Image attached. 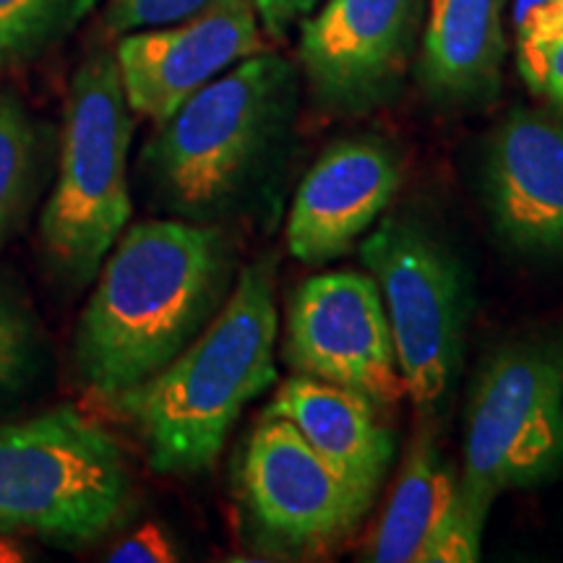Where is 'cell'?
Wrapping results in <instances>:
<instances>
[{
	"mask_svg": "<svg viewBox=\"0 0 563 563\" xmlns=\"http://www.w3.org/2000/svg\"><path fill=\"white\" fill-rule=\"evenodd\" d=\"M214 3L217 0H108L104 26L118 37L129 32L159 30L191 19Z\"/></svg>",
	"mask_w": 563,
	"mask_h": 563,
	"instance_id": "44dd1931",
	"label": "cell"
},
{
	"mask_svg": "<svg viewBox=\"0 0 563 563\" xmlns=\"http://www.w3.org/2000/svg\"><path fill=\"white\" fill-rule=\"evenodd\" d=\"M402 186V162L378 139H344L306 173L287 214V251L321 266L352 251Z\"/></svg>",
	"mask_w": 563,
	"mask_h": 563,
	"instance_id": "4fadbf2b",
	"label": "cell"
},
{
	"mask_svg": "<svg viewBox=\"0 0 563 563\" xmlns=\"http://www.w3.org/2000/svg\"><path fill=\"white\" fill-rule=\"evenodd\" d=\"M282 357L295 373L363 391L378 407L407 399L382 290L371 272H321L287 302Z\"/></svg>",
	"mask_w": 563,
	"mask_h": 563,
	"instance_id": "9c48e42d",
	"label": "cell"
},
{
	"mask_svg": "<svg viewBox=\"0 0 563 563\" xmlns=\"http://www.w3.org/2000/svg\"><path fill=\"white\" fill-rule=\"evenodd\" d=\"M509 0H422L418 81L443 108H481L498 97Z\"/></svg>",
	"mask_w": 563,
	"mask_h": 563,
	"instance_id": "9a60e30c",
	"label": "cell"
},
{
	"mask_svg": "<svg viewBox=\"0 0 563 563\" xmlns=\"http://www.w3.org/2000/svg\"><path fill=\"white\" fill-rule=\"evenodd\" d=\"M45 136L13 91H0V251L30 214L40 188Z\"/></svg>",
	"mask_w": 563,
	"mask_h": 563,
	"instance_id": "e0dca14e",
	"label": "cell"
},
{
	"mask_svg": "<svg viewBox=\"0 0 563 563\" xmlns=\"http://www.w3.org/2000/svg\"><path fill=\"white\" fill-rule=\"evenodd\" d=\"M298 102L300 68L269 47L224 70L141 152L154 203L191 222L230 211L287 139Z\"/></svg>",
	"mask_w": 563,
	"mask_h": 563,
	"instance_id": "3957f363",
	"label": "cell"
},
{
	"mask_svg": "<svg viewBox=\"0 0 563 563\" xmlns=\"http://www.w3.org/2000/svg\"><path fill=\"white\" fill-rule=\"evenodd\" d=\"M298 24V68L316 104L363 115L391 102L418 53L422 0H321Z\"/></svg>",
	"mask_w": 563,
	"mask_h": 563,
	"instance_id": "30bf717a",
	"label": "cell"
},
{
	"mask_svg": "<svg viewBox=\"0 0 563 563\" xmlns=\"http://www.w3.org/2000/svg\"><path fill=\"white\" fill-rule=\"evenodd\" d=\"M131 496L118 441L74 407L0 422V530L55 545L100 540Z\"/></svg>",
	"mask_w": 563,
	"mask_h": 563,
	"instance_id": "5b68a950",
	"label": "cell"
},
{
	"mask_svg": "<svg viewBox=\"0 0 563 563\" xmlns=\"http://www.w3.org/2000/svg\"><path fill=\"white\" fill-rule=\"evenodd\" d=\"M32 561V551L26 548L16 534L0 530V563H24Z\"/></svg>",
	"mask_w": 563,
	"mask_h": 563,
	"instance_id": "d4e9b609",
	"label": "cell"
},
{
	"mask_svg": "<svg viewBox=\"0 0 563 563\" xmlns=\"http://www.w3.org/2000/svg\"><path fill=\"white\" fill-rule=\"evenodd\" d=\"M100 0H0V76L45 58Z\"/></svg>",
	"mask_w": 563,
	"mask_h": 563,
	"instance_id": "ac0fdd59",
	"label": "cell"
},
{
	"mask_svg": "<svg viewBox=\"0 0 563 563\" xmlns=\"http://www.w3.org/2000/svg\"><path fill=\"white\" fill-rule=\"evenodd\" d=\"M238 481L258 534L295 553L344 543L376 501L323 460L292 422L272 415H262L245 441Z\"/></svg>",
	"mask_w": 563,
	"mask_h": 563,
	"instance_id": "ba28073f",
	"label": "cell"
},
{
	"mask_svg": "<svg viewBox=\"0 0 563 563\" xmlns=\"http://www.w3.org/2000/svg\"><path fill=\"white\" fill-rule=\"evenodd\" d=\"M563 473V323L504 342L485 357L464 412L460 481L488 519L498 496Z\"/></svg>",
	"mask_w": 563,
	"mask_h": 563,
	"instance_id": "8992f818",
	"label": "cell"
},
{
	"mask_svg": "<svg viewBox=\"0 0 563 563\" xmlns=\"http://www.w3.org/2000/svg\"><path fill=\"white\" fill-rule=\"evenodd\" d=\"M514 40L527 89L563 110V0H551L530 24L514 32Z\"/></svg>",
	"mask_w": 563,
	"mask_h": 563,
	"instance_id": "ffe728a7",
	"label": "cell"
},
{
	"mask_svg": "<svg viewBox=\"0 0 563 563\" xmlns=\"http://www.w3.org/2000/svg\"><path fill=\"white\" fill-rule=\"evenodd\" d=\"M173 534L157 522H146L110 548V563H170L178 561Z\"/></svg>",
	"mask_w": 563,
	"mask_h": 563,
	"instance_id": "7402d4cb",
	"label": "cell"
},
{
	"mask_svg": "<svg viewBox=\"0 0 563 563\" xmlns=\"http://www.w3.org/2000/svg\"><path fill=\"white\" fill-rule=\"evenodd\" d=\"M483 199L498 238L525 256H563V110L514 108L483 157Z\"/></svg>",
	"mask_w": 563,
	"mask_h": 563,
	"instance_id": "7c38bea8",
	"label": "cell"
},
{
	"mask_svg": "<svg viewBox=\"0 0 563 563\" xmlns=\"http://www.w3.org/2000/svg\"><path fill=\"white\" fill-rule=\"evenodd\" d=\"M133 110L115 53L97 47L70 76L58 175L40 217L47 264L70 287H87L131 220L129 152Z\"/></svg>",
	"mask_w": 563,
	"mask_h": 563,
	"instance_id": "277c9868",
	"label": "cell"
},
{
	"mask_svg": "<svg viewBox=\"0 0 563 563\" xmlns=\"http://www.w3.org/2000/svg\"><path fill=\"white\" fill-rule=\"evenodd\" d=\"M45 336L19 287L0 279V402L19 397L40 376Z\"/></svg>",
	"mask_w": 563,
	"mask_h": 563,
	"instance_id": "d6986e66",
	"label": "cell"
},
{
	"mask_svg": "<svg viewBox=\"0 0 563 563\" xmlns=\"http://www.w3.org/2000/svg\"><path fill=\"white\" fill-rule=\"evenodd\" d=\"M485 522L464 496L460 475L441 456L431 428H420L407 446L363 561L475 563L483 553Z\"/></svg>",
	"mask_w": 563,
	"mask_h": 563,
	"instance_id": "5bb4252c",
	"label": "cell"
},
{
	"mask_svg": "<svg viewBox=\"0 0 563 563\" xmlns=\"http://www.w3.org/2000/svg\"><path fill=\"white\" fill-rule=\"evenodd\" d=\"M95 279L74 365L87 389L112 399L165 368L214 319L235 262L214 224L152 220L125 228Z\"/></svg>",
	"mask_w": 563,
	"mask_h": 563,
	"instance_id": "6da1fadb",
	"label": "cell"
},
{
	"mask_svg": "<svg viewBox=\"0 0 563 563\" xmlns=\"http://www.w3.org/2000/svg\"><path fill=\"white\" fill-rule=\"evenodd\" d=\"M376 407L363 391L295 373L264 415L292 422L334 470L376 496L394 460V435L378 420Z\"/></svg>",
	"mask_w": 563,
	"mask_h": 563,
	"instance_id": "2e32d148",
	"label": "cell"
},
{
	"mask_svg": "<svg viewBox=\"0 0 563 563\" xmlns=\"http://www.w3.org/2000/svg\"><path fill=\"white\" fill-rule=\"evenodd\" d=\"M274 382V264L256 262L165 368L108 402L133 422L154 473L191 477L220 460L232 426Z\"/></svg>",
	"mask_w": 563,
	"mask_h": 563,
	"instance_id": "7a4b0ae2",
	"label": "cell"
},
{
	"mask_svg": "<svg viewBox=\"0 0 563 563\" xmlns=\"http://www.w3.org/2000/svg\"><path fill=\"white\" fill-rule=\"evenodd\" d=\"M266 51L253 0H217L207 11L118 37L115 63L133 115L165 123L196 91Z\"/></svg>",
	"mask_w": 563,
	"mask_h": 563,
	"instance_id": "8fae6325",
	"label": "cell"
},
{
	"mask_svg": "<svg viewBox=\"0 0 563 563\" xmlns=\"http://www.w3.org/2000/svg\"><path fill=\"white\" fill-rule=\"evenodd\" d=\"M321 0H253L258 24L266 40H285L308 13L319 9Z\"/></svg>",
	"mask_w": 563,
	"mask_h": 563,
	"instance_id": "603a6c76",
	"label": "cell"
},
{
	"mask_svg": "<svg viewBox=\"0 0 563 563\" xmlns=\"http://www.w3.org/2000/svg\"><path fill=\"white\" fill-rule=\"evenodd\" d=\"M548 3H551V0H509L514 32L522 30L525 24H530L540 11L548 9Z\"/></svg>",
	"mask_w": 563,
	"mask_h": 563,
	"instance_id": "cb8c5ba5",
	"label": "cell"
},
{
	"mask_svg": "<svg viewBox=\"0 0 563 563\" xmlns=\"http://www.w3.org/2000/svg\"><path fill=\"white\" fill-rule=\"evenodd\" d=\"M361 258L382 290L407 399L431 415L452 391L467 336L462 262L433 230L407 217L378 224Z\"/></svg>",
	"mask_w": 563,
	"mask_h": 563,
	"instance_id": "52a82bcc",
	"label": "cell"
}]
</instances>
